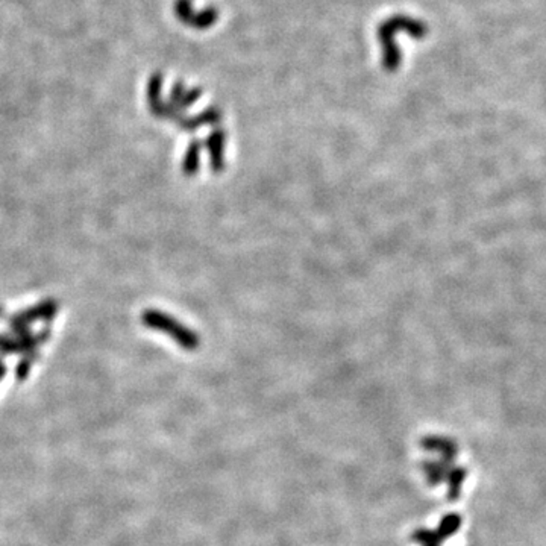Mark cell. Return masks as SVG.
<instances>
[{
	"label": "cell",
	"mask_w": 546,
	"mask_h": 546,
	"mask_svg": "<svg viewBox=\"0 0 546 546\" xmlns=\"http://www.w3.org/2000/svg\"><path fill=\"white\" fill-rule=\"evenodd\" d=\"M141 320L148 328L164 332L166 336L172 337L175 343L185 349V351H196L201 346V336L198 332L190 329L184 323L176 320L173 315H169L164 311L146 310L141 315Z\"/></svg>",
	"instance_id": "cell-1"
},
{
	"label": "cell",
	"mask_w": 546,
	"mask_h": 546,
	"mask_svg": "<svg viewBox=\"0 0 546 546\" xmlns=\"http://www.w3.org/2000/svg\"><path fill=\"white\" fill-rule=\"evenodd\" d=\"M205 149L208 152L210 167L212 173H221L225 169V149H226V132L224 130L212 131L205 140Z\"/></svg>",
	"instance_id": "cell-2"
},
{
	"label": "cell",
	"mask_w": 546,
	"mask_h": 546,
	"mask_svg": "<svg viewBox=\"0 0 546 546\" xmlns=\"http://www.w3.org/2000/svg\"><path fill=\"white\" fill-rule=\"evenodd\" d=\"M201 152H202V143L194 140L189 144V148H187L185 153H184V158H182V163H181V169H182V173L185 176H194L198 175L199 169H201Z\"/></svg>",
	"instance_id": "cell-3"
}]
</instances>
